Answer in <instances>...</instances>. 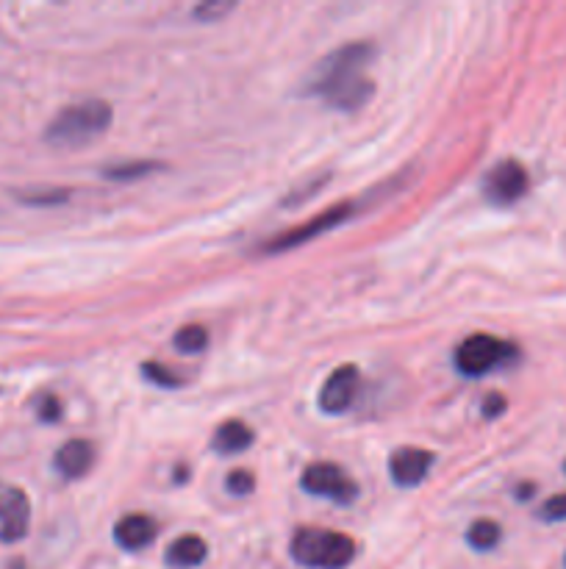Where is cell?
<instances>
[{
  "instance_id": "3957f363",
  "label": "cell",
  "mask_w": 566,
  "mask_h": 569,
  "mask_svg": "<svg viewBox=\"0 0 566 569\" xmlns=\"http://www.w3.org/2000/svg\"><path fill=\"white\" fill-rule=\"evenodd\" d=\"M292 558L308 569H345L356 558V542L339 531L303 528L292 539Z\"/></svg>"
},
{
  "instance_id": "277c9868",
  "label": "cell",
  "mask_w": 566,
  "mask_h": 569,
  "mask_svg": "<svg viewBox=\"0 0 566 569\" xmlns=\"http://www.w3.org/2000/svg\"><path fill=\"white\" fill-rule=\"evenodd\" d=\"M511 353H514V347L494 336L472 334L456 350V367L467 378H480V375L492 372L494 367H500L505 359H511Z\"/></svg>"
},
{
  "instance_id": "ba28073f",
  "label": "cell",
  "mask_w": 566,
  "mask_h": 569,
  "mask_svg": "<svg viewBox=\"0 0 566 569\" xmlns=\"http://www.w3.org/2000/svg\"><path fill=\"white\" fill-rule=\"evenodd\" d=\"M361 386V372L353 364H345L328 375V381L320 389V406L325 414H342L353 406Z\"/></svg>"
},
{
  "instance_id": "44dd1931",
  "label": "cell",
  "mask_w": 566,
  "mask_h": 569,
  "mask_svg": "<svg viewBox=\"0 0 566 569\" xmlns=\"http://www.w3.org/2000/svg\"><path fill=\"white\" fill-rule=\"evenodd\" d=\"M59 414H62V406H59L53 397H45V400H42V409H39V417L45 422H56L59 420Z\"/></svg>"
},
{
  "instance_id": "2e32d148",
  "label": "cell",
  "mask_w": 566,
  "mask_h": 569,
  "mask_svg": "<svg viewBox=\"0 0 566 569\" xmlns=\"http://www.w3.org/2000/svg\"><path fill=\"white\" fill-rule=\"evenodd\" d=\"M206 345H209V334H206V328H200V325H186V328H181V331L175 334V347H178L181 353H189V356L203 353Z\"/></svg>"
},
{
  "instance_id": "5bb4252c",
  "label": "cell",
  "mask_w": 566,
  "mask_h": 569,
  "mask_svg": "<svg viewBox=\"0 0 566 569\" xmlns=\"http://www.w3.org/2000/svg\"><path fill=\"white\" fill-rule=\"evenodd\" d=\"M250 442H253V431L239 420H228L225 425H220V431L214 433V450L225 453V456L242 453L250 447Z\"/></svg>"
},
{
  "instance_id": "ac0fdd59",
  "label": "cell",
  "mask_w": 566,
  "mask_h": 569,
  "mask_svg": "<svg viewBox=\"0 0 566 569\" xmlns=\"http://www.w3.org/2000/svg\"><path fill=\"white\" fill-rule=\"evenodd\" d=\"M542 520L561 522L566 520V495H553L542 506Z\"/></svg>"
},
{
  "instance_id": "603a6c76",
  "label": "cell",
  "mask_w": 566,
  "mask_h": 569,
  "mask_svg": "<svg viewBox=\"0 0 566 569\" xmlns=\"http://www.w3.org/2000/svg\"><path fill=\"white\" fill-rule=\"evenodd\" d=\"M533 495V486H522V492H519V497H530Z\"/></svg>"
},
{
  "instance_id": "4fadbf2b",
  "label": "cell",
  "mask_w": 566,
  "mask_h": 569,
  "mask_svg": "<svg viewBox=\"0 0 566 569\" xmlns=\"http://www.w3.org/2000/svg\"><path fill=\"white\" fill-rule=\"evenodd\" d=\"M206 556H209V547L195 533H186L181 539H175L170 550H167V561L178 569L200 567L206 561Z\"/></svg>"
},
{
  "instance_id": "9a60e30c",
  "label": "cell",
  "mask_w": 566,
  "mask_h": 569,
  "mask_svg": "<svg viewBox=\"0 0 566 569\" xmlns=\"http://www.w3.org/2000/svg\"><path fill=\"white\" fill-rule=\"evenodd\" d=\"M500 536H503V531H500V525H497V522L478 520V522H472V528L467 531V542L475 547V550H480V553H486V550L497 547Z\"/></svg>"
},
{
  "instance_id": "8992f818",
  "label": "cell",
  "mask_w": 566,
  "mask_h": 569,
  "mask_svg": "<svg viewBox=\"0 0 566 569\" xmlns=\"http://www.w3.org/2000/svg\"><path fill=\"white\" fill-rule=\"evenodd\" d=\"M31 503L20 486L0 481V542H20L28 533Z\"/></svg>"
},
{
  "instance_id": "7c38bea8",
  "label": "cell",
  "mask_w": 566,
  "mask_h": 569,
  "mask_svg": "<svg viewBox=\"0 0 566 569\" xmlns=\"http://www.w3.org/2000/svg\"><path fill=\"white\" fill-rule=\"evenodd\" d=\"M95 461V447L84 442V439H70L67 445H62V450L56 453V470L62 472L64 478H81L87 475L89 467Z\"/></svg>"
},
{
  "instance_id": "7a4b0ae2",
  "label": "cell",
  "mask_w": 566,
  "mask_h": 569,
  "mask_svg": "<svg viewBox=\"0 0 566 569\" xmlns=\"http://www.w3.org/2000/svg\"><path fill=\"white\" fill-rule=\"evenodd\" d=\"M111 125V106L103 100H81L56 114L45 139L53 148H84L106 134Z\"/></svg>"
},
{
  "instance_id": "7402d4cb",
  "label": "cell",
  "mask_w": 566,
  "mask_h": 569,
  "mask_svg": "<svg viewBox=\"0 0 566 569\" xmlns=\"http://www.w3.org/2000/svg\"><path fill=\"white\" fill-rule=\"evenodd\" d=\"M505 411V400L500 395H489V400L483 403V417L486 420H494L497 414H503Z\"/></svg>"
},
{
  "instance_id": "52a82bcc",
  "label": "cell",
  "mask_w": 566,
  "mask_h": 569,
  "mask_svg": "<svg viewBox=\"0 0 566 569\" xmlns=\"http://www.w3.org/2000/svg\"><path fill=\"white\" fill-rule=\"evenodd\" d=\"M525 192H528V173L514 159L500 161L483 181V195L492 203H500V206L517 203Z\"/></svg>"
},
{
  "instance_id": "ffe728a7",
  "label": "cell",
  "mask_w": 566,
  "mask_h": 569,
  "mask_svg": "<svg viewBox=\"0 0 566 569\" xmlns=\"http://www.w3.org/2000/svg\"><path fill=\"white\" fill-rule=\"evenodd\" d=\"M234 9V3H206V6H197L195 9V17L197 20H214V17H222V14H228Z\"/></svg>"
},
{
  "instance_id": "30bf717a",
  "label": "cell",
  "mask_w": 566,
  "mask_h": 569,
  "mask_svg": "<svg viewBox=\"0 0 566 569\" xmlns=\"http://www.w3.org/2000/svg\"><path fill=\"white\" fill-rule=\"evenodd\" d=\"M433 456L428 450H419V447H403L389 458V472H392V481L397 486H417L425 481V475L431 472Z\"/></svg>"
},
{
  "instance_id": "5b68a950",
  "label": "cell",
  "mask_w": 566,
  "mask_h": 569,
  "mask_svg": "<svg viewBox=\"0 0 566 569\" xmlns=\"http://www.w3.org/2000/svg\"><path fill=\"white\" fill-rule=\"evenodd\" d=\"M300 486L306 489L308 495L331 497L336 503H350L356 497V483L347 478L342 467L325 464V461H317V464L306 467L303 478H300Z\"/></svg>"
},
{
  "instance_id": "e0dca14e",
  "label": "cell",
  "mask_w": 566,
  "mask_h": 569,
  "mask_svg": "<svg viewBox=\"0 0 566 569\" xmlns=\"http://www.w3.org/2000/svg\"><path fill=\"white\" fill-rule=\"evenodd\" d=\"M228 489H231L234 495H250V492L256 489V478L245 470L231 472V475H228Z\"/></svg>"
},
{
  "instance_id": "9c48e42d",
  "label": "cell",
  "mask_w": 566,
  "mask_h": 569,
  "mask_svg": "<svg viewBox=\"0 0 566 569\" xmlns=\"http://www.w3.org/2000/svg\"><path fill=\"white\" fill-rule=\"evenodd\" d=\"M350 214H353V206H350V203L333 206V209H328L325 214H320V217H314L311 223L300 225V228H295V231L278 236V239H275L267 250H270V253H281V250L300 248V245H306L308 239H314V236L325 234V231H331V228H336V225L345 223Z\"/></svg>"
},
{
  "instance_id": "6da1fadb",
  "label": "cell",
  "mask_w": 566,
  "mask_h": 569,
  "mask_svg": "<svg viewBox=\"0 0 566 569\" xmlns=\"http://www.w3.org/2000/svg\"><path fill=\"white\" fill-rule=\"evenodd\" d=\"M375 50L367 42H350L325 56L308 81V95H317L339 112H356L372 98V81L364 78V67Z\"/></svg>"
},
{
  "instance_id": "8fae6325",
  "label": "cell",
  "mask_w": 566,
  "mask_h": 569,
  "mask_svg": "<svg viewBox=\"0 0 566 569\" xmlns=\"http://www.w3.org/2000/svg\"><path fill=\"white\" fill-rule=\"evenodd\" d=\"M156 536V522L145 514H128L114 525V539L123 550H142L148 547Z\"/></svg>"
},
{
  "instance_id": "d6986e66",
  "label": "cell",
  "mask_w": 566,
  "mask_h": 569,
  "mask_svg": "<svg viewBox=\"0 0 566 569\" xmlns=\"http://www.w3.org/2000/svg\"><path fill=\"white\" fill-rule=\"evenodd\" d=\"M142 372L148 375L150 381H156V384H161V386H178V381H175L173 372L164 370V367H161V364H156V361L145 364V367H142Z\"/></svg>"
}]
</instances>
